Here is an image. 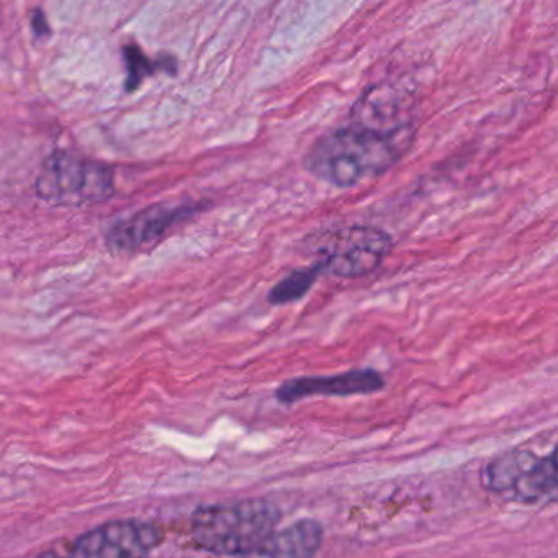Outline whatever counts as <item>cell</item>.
I'll return each mask as SVG.
<instances>
[{
  "instance_id": "6da1fadb",
  "label": "cell",
  "mask_w": 558,
  "mask_h": 558,
  "mask_svg": "<svg viewBox=\"0 0 558 558\" xmlns=\"http://www.w3.org/2000/svg\"><path fill=\"white\" fill-rule=\"evenodd\" d=\"M411 142L348 122L323 133L306 151L303 168L313 178L338 189L355 187L393 168Z\"/></svg>"
},
{
  "instance_id": "7a4b0ae2",
  "label": "cell",
  "mask_w": 558,
  "mask_h": 558,
  "mask_svg": "<svg viewBox=\"0 0 558 558\" xmlns=\"http://www.w3.org/2000/svg\"><path fill=\"white\" fill-rule=\"evenodd\" d=\"M280 519V509L260 498L201 506L192 514L191 537L208 554L243 558L277 531Z\"/></svg>"
},
{
  "instance_id": "3957f363",
  "label": "cell",
  "mask_w": 558,
  "mask_h": 558,
  "mask_svg": "<svg viewBox=\"0 0 558 558\" xmlns=\"http://www.w3.org/2000/svg\"><path fill=\"white\" fill-rule=\"evenodd\" d=\"M35 189L51 207L102 204L116 194V171L106 162L58 149L41 166Z\"/></svg>"
},
{
  "instance_id": "277c9868",
  "label": "cell",
  "mask_w": 558,
  "mask_h": 558,
  "mask_svg": "<svg viewBox=\"0 0 558 558\" xmlns=\"http://www.w3.org/2000/svg\"><path fill=\"white\" fill-rule=\"evenodd\" d=\"M306 250L315 257L313 266L319 272L339 279H359L381 266L393 250V240L380 228L351 225L313 234Z\"/></svg>"
},
{
  "instance_id": "5b68a950",
  "label": "cell",
  "mask_w": 558,
  "mask_h": 558,
  "mask_svg": "<svg viewBox=\"0 0 558 558\" xmlns=\"http://www.w3.org/2000/svg\"><path fill=\"white\" fill-rule=\"evenodd\" d=\"M165 541L156 522L119 519L90 529L68 548L66 558H146Z\"/></svg>"
},
{
  "instance_id": "8992f818",
  "label": "cell",
  "mask_w": 558,
  "mask_h": 558,
  "mask_svg": "<svg viewBox=\"0 0 558 558\" xmlns=\"http://www.w3.org/2000/svg\"><path fill=\"white\" fill-rule=\"evenodd\" d=\"M201 204H156L126 220L119 221L107 234V246L116 253H138L155 246L175 225L201 211Z\"/></svg>"
},
{
  "instance_id": "52a82bcc",
  "label": "cell",
  "mask_w": 558,
  "mask_h": 558,
  "mask_svg": "<svg viewBox=\"0 0 558 558\" xmlns=\"http://www.w3.org/2000/svg\"><path fill=\"white\" fill-rule=\"evenodd\" d=\"M387 385L384 375L375 368H352L338 375L296 377L283 381L276 390L279 403L292 404L312 397H355L374 395Z\"/></svg>"
},
{
  "instance_id": "ba28073f",
  "label": "cell",
  "mask_w": 558,
  "mask_h": 558,
  "mask_svg": "<svg viewBox=\"0 0 558 558\" xmlns=\"http://www.w3.org/2000/svg\"><path fill=\"white\" fill-rule=\"evenodd\" d=\"M325 538L323 525L315 519H302L276 531L256 550L243 558H315Z\"/></svg>"
},
{
  "instance_id": "9c48e42d",
  "label": "cell",
  "mask_w": 558,
  "mask_h": 558,
  "mask_svg": "<svg viewBox=\"0 0 558 558\" xmlns=\"http://www.w3.org/2000/svg\"><path fill=\"white\" fill-rule=\"evenodd\" d=\"M557 452L551 450L548 456L537 457L527 470L522 473L518 485L509 498L522 505L555 501L557 499Z\"/></svg>"
},
{
  "instance_id": "30bf717a",
  "label": "cell",
  "mask_w": 558,
  "mask_h": 558,
  "mask_svg": "<svg viewBox=\"0 0 558 558\" xmlns=\"http://www.w3.org/2000/svg\"><path fill=\"white\" fill-rule=\"evenodd\" d=\"M537 459L529 450H509L493 459L485 470V483L493 493L509 496L522 473Z\"/></svg>"
},
{
  "instance_id": "8fae6325",
  "label": "cell",
  "mask_w": 558,
  "mask_h": 558,
  "mask_svg": "<svg viewBox=\"0 0 558 558\" xmlns=\"http://www.w3.org/2000/svg\"><path fill=\"white\" fill-rule=\"evenodd\" d=\"M319 276H322V272H319L318 267H299V269L292 270V272L282 277L270 289V292L267 293V302L272 306L300 302L308 295L310 290L318 282Z\"/></svg>"
},
{
  "instance_id": "7c38bea8",
  "label": "cell",
  "mask_w": 558,
  "mask_h": 558,
  "mask_svg": "<svg viewBox=\"0 0 558 558\" xmlns=\"http://www.w3.org/2000/svg\"><path fill=\"white\" fill-rule=\"evenodd\" d=\"M123 57H125L126 70H129V77H126V90L133 93L142 86L143 81L158 71H168V73H175V60L172 57H162L153 61L140 50L136 45H129L123 48Z\"/></svg>"
},
{
  "instance_id": "4fadbf2b",
  "label": "cell",
  "mask_w": 558,
  "mask_h": 558,
  "mask_svg": "<svg viewBox=\"0 0 558 558\" xmlns=\"http://www.w3.org/2000/svg\"><path fill=\"white\" fill-rule=\"evenodd\" d=\"M32 27H34L35 34L38 37H45V35H50V25H48L47 17H45L44 12L37 11L32 17Z\"/></svg>"
},
{
  "instance_id": "5bb4252c",
  "label": "cell",
  "mask_w": 558,
  "mask_h": 558,
  "mask_svg": "<svg viewBox=\"0 0 558 558\" xmlns=\"http://www.w3.org/2000/svg\"><path fill=\"white\" fill-rule=\"evenodd\" d=\"M37 558H66L63 554H58V551L50 550V551H44V554L38 555Z\"/></svg>"
}]
</instances>
